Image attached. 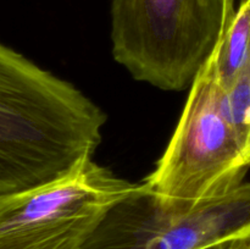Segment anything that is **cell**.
Wrapping results in <instances>:
<instances>
[{"label":"cell","instance_id":"1","mask_svg":"<svg viewBox=\"0 0 250 249\" xmlns=\"http://www.w3.org/2000/svg\"><path fill=\"white\" fill-rule=\"evenodd\" d=\"M106 115L78 88L0 43V195L92 160Z\"/></svg>","mask_w":250,"mask_h":249},{"label":"cell","instance_id":"2","mask_svg":"<svg viewBox=\"0 0 250 249\" xmlns=\"http://www.w3.org/2000/svg\"><path fill=\"white\" fill-rule=\"evenodd\" d=\"M234 11L233 0H112V55L134 80L183 90L192 85Z\"/></svg>","mask_w":250,"mask_h":249},{"label":"cell","instance_id":"3","mask_svg":"<svg viewBox=\"0 0 250 249\" xmlns=\"http://www.w3.org/2000/svg\"><path fill=\"white\" fill-rule=\"evenodd\" d=\"M177 127L142 185L165 204L189 209L246 181L250 161L222 106L211 61L199 71Z\"/></svg>","mask_w":250,"mask_h":249},{"label":"cell","instance_id":"4","mask_svg":"<svg viewBox=\"0 0 250 249\" xmlns=\"http://www.w3.org/2000/svg\"><path fill=\"white\" fill-rule=\"evenodd\" d=\"M137 183L92 160L48 185L0 195V249H82Z\"/></svg>","mask_w":250,"mask_h":249},{"label":"cell","instance_id":"5","mask_svg":"<svg viewBox=\"0 0 250 249\" xmlns=\"http://www.w3.org/2000/svg\"><path fill=\"white\" fill-rule=\"evenodd\" d=\"M250 237V181L183 209L142 183L106 211L82 249H204Z\"/></svg>","mask_w":250,"mask_h":249},{"label":"cell","instance_id":"6","mask_svg":"<svg viewBox=\"0 0 250 249\" xmlns=\"http://www.w3.org/2000/svg\"><path fill=\"white\" fill-rule=\"evenodd\" d=\"M250 49V0H242L210 54L214 77L221 93L238 78Z\"/></svg>","mask_w":250,"mask_h":249},{"label":"cell","instance_id":"7","mask_svg":"<svg viewBox=\"0 0 250 249\" xmlns=\"http://www.w3.org/2000/svg\"><path fill=\"white\" fill-rule=\"evenodd\" d=\"M221 97L225 112L250 161V49L237 81L226 93H221Z\"/></svg>","mask_w":250,"mask_h":249},{"label":"cell","instance_id":"8","mask_svg":"<svg viewBox=\"0 0 250 249\" xmlns=\"http://www.w3.org/2000/svg\"><path fill=\"white\" fill-rule=\"evenodd\" d=\"M242 239H238V241H233V242H229V243H222V244H217V246H212V247H208V248L204 249H237L238 248V244Z\"/></svg>","mask_w":250,"mask_h":249},{"label":"cell","instance_id":"9","mask_svg":"<svg viewBox=\"0 0 250 249\" xmlns=\"http://www.w3.org/2000/svg\"><path fill=\"white\" fill-rule=\"evenodd\" d=\"M237 249H250V237L249 238H244L239 242L238 248Z\"/></svg>","mask_w":250,"mask_h":249},{"label":"cell","instance_id":"10","mask_svg":"<svg viewBox=\"0 0 250 249\" xmlns=\"http://www.w3.org/2000/svg\"><path fill=\"white\" fill-rule=\"evenodd\" d=\"M233 1H236V0H233Z\"/></svg>","mask_w":250,"mask_h":249}]
</instances>
